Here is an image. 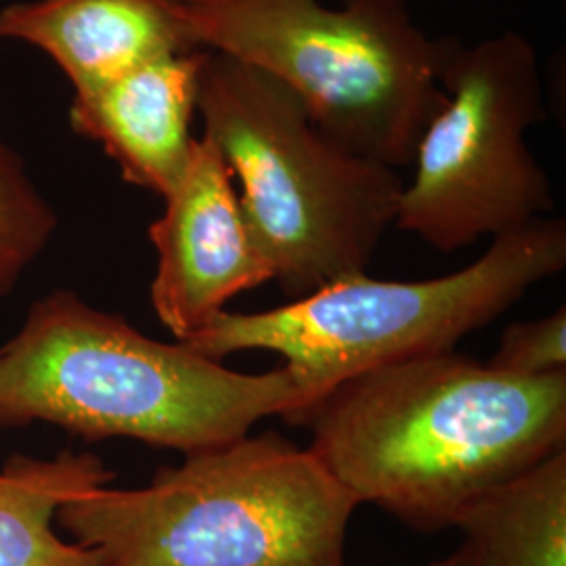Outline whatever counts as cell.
<instances>
[{
    "instance_id": "cell-1",
    "label": "cell",
    "mask_w": 566,
    "mask_h": 566,
    "mask_svg": "<svg viewBox=\"0 0 566 566\" xmlns=\"http://www.w3.org/2000/svg\"><path fill=\"white\" fill-rule=\"evenodd\" d=\"M298 426L359 504L437 533L566 449V371L521 378L434 353L336 386Z\"/></svg>"
},
{
    "instance_id": "cell-2",
    "label": "cell",
    "mask_w": 566,
    "mask_h": 566,
    "mask_svg": "<svg viewBox=\"0 0 566 566\" xmlns=\"http://www.w3.org/2000/svg\"><path fill=\"white\" fill-rule=\"evenodd\" d=\"M303 407L285 365L229 369L67 290L32 304L0 348V426L46 422L88 441L130 439L191 455L242 439L271 416L294 426Z\"/></svg>"
},
{
    "instance_id": "cell-3",
    "label": "cell",
    "mask_w": 566,
    "mask_h": 566,
    "mask_svg": "<svg viewBox=\"0 0 566 566\" xmlns=\"http://www.w3.org/2000/svg\"><path fill=\"white\" fill-rule=\"evenodd\" d=\"M359 506L311 449L263 432L191 453L142 489L84 493L57 523L102 566H344Z\"/></svg>"
},
{
    "instance_id": "cell-4",
    "label": "cell",
    "mask_w": 566,
    "mask_h": 566,
    "mask_svg": "<svg viewBox=\"0 0 566 566\" xmlns=\"http://www.w3.org/2000/svg\"><path fill=\"white\" fill-rule=\"evenodd\" d=\"M198 114L290 301L365 273L397 219L405 182L395 168L350 151L292 91L221 53H203Z\"/></svg>"
},
{
    "instance_id": "cell-5",
    "label": "cell",
    "mask_w": 566,
    "mask_h": 566,
    "mask_svg": "<svg viewBox=\"0 0 566 566\" xmlns=\"http://www.w3.org/2000/svg\"><path fill=\"white\" fill-rule=\"evenodd\" d=\"M202 51L221 53L292 91L313 122L388 168L413 163L446 105L441 74L455 39H430L409 0H177Z\"/></svg>"
},
{
    "instance_id": "cell-6",
    "label": "cell",
    "mask_w": 566,
    "mask_h": 566,
    "mask_svg": "<svg viewBox=\"0 0 566 566\" xmlns=\"http://www.w3.org/2000/svg\"><path fill=\"white\" fill-rule=\"evenodd\" d=\"M566 264V223L539 219L493 238L464 269L426 282H382L365 273L263 313L223 311L182 344L221 361L242 350L280 355L303 392L304 413L367 371L455 350Z\"/></svg>"
},
{
    "instance_id": "cell-7",
    "label": "cell",
    "mask_w": 566,
    "mask_h": 566,
    "mask_svg": "<svg viewBox=\"0 0 566 566\" xmlns=\"http://www.w3.org/2000/svg\"><path fill=\"white\" fill-rule=\"evenodd\" d=\"M441 86L446 105L418 142L395 224L453 252L546 219L552 187L526 145V130L546 120L535 44L514 30L458 41Z\"/></svg>"
},
{
    "instance_id": "cell-8",
    "label": "cell",
    "mask_w": 566,
    "mask_h": 566,
    "mask_svg": "<svg viewBox=\"0 0 566 566\" xmlns=\"http://www.w3.org/2000/svg\"><path fill=\"white\" fill-rule=\"evenodd\" d=\"M233 172L208 137H198L181 181L149 224L158 254L151 306L160 324L189 340L238 294L273 280L240 208Z\"/></svg>"
},
{
    "instance_id": "cell-9",
    "label": "cell",
    "mask_w": 566,
    "mask_h": 566,
    "mask_svg": "<svg viewBox=\"0 0 566 566\" xmlns=\"http://www.w3.org/2000/svg\"><path fill=\"white\" fill-rule=\"evenodd\" d=\"M203 53L147 61L114 81L74 93L70 126L118 164L124 181L166 198L181 181L196 139Z\"/></svg>"
},
{
    "instance_id": "cell-10",
    "label": "cell",
    "mask_w": 566,
    "mask_h": 566,
    "mask_svg": "<svg viewBox=\"0 0 566 566\" xmlns=\"http://www.w3.org/2000/svg\"><path fill=\"white\" fill-rule=\"evenodd\" d=\"M0 39L42 51L74 93L147 61L202 51L177 0H28L0 9Z\"/></svg>"
},
{
    "instance_id": "cell-11",
    "label": "cell",
    "mask_w": 566,
    "mask_h": 566,
    "mask_svg": "<svg viewBox=\"0 0 566 566\" xmlns=\"http://www.w3.org/2000/svg\"><path fill=\"white\" fill-rule=\"evenodd\" d=\"M114 479L93 453L13 455L0 470V566H102L93 549L63 539L53 523L63 504Z\"/></svg>"
},
{
    "instance_id": "cell-12",
    "label": "cell",
    "mask_w": 566,
    "mask_h": 566,
    "mask_svg": "<svg viewBox=\"0 0 566 566\" xmlns=\"http://www.w3.org/2000/svg\"><path fill=\"white\" fill-rule=\"evenodd\" d=\"M455 528L474 566H566V449L489 491Z\"/></svg>"
},
{
    "instance_id": "cell-13",
    "label": "cell",
    "mask_w": 566,
    "mask_h": 566,
    "mask_svg": "<svg viewBox=\"0 0 566 566\" xmlns=\"http://www.w3.org/2000/svg\"><path fill=\"white\" fill-rule=\"evenodd\" d=\"M53 208L28 177L20 156L0 142V296L9 294L51 242Z\"/></svg>"
},
{
    "instance_id": "cell-14",
    "label": "cell",
    "mask_w": 566,
    "mask_h": 566,
    "mask_svg": "<svg viewBox=\"0 0 566 566\" xmlns=\"http://www.w3.org/2000/svg\"><path fill=\"white\" fill-rule=\"evenodd\" d=\"M489 365L521 378H544L566 371V308L535 322L507 325Z\"/></svg>"
},
{
    "instance_id": "cell-15",
    "label": "cell",
    "mask_w": 566,
    "mask_h": 566,
    "mask_svg": "<svg viewBox=\"0 0 566 566\" xmlns=\"http://www.w3.org/2000/svg\"><path fill=\"white\" fill-rule=\"evenodd\" d=\"M430 566H474L472 565V558L468 554V549L464 546L458 547L453 554H449L443 560H437Z\"/></svg>"
},
{
    "instance_id": "cell-16",
    "label": "cell",
    "mask_w": 566,
    "mask_h": 566,
    "mask_svg": "<svg viewBox=\"0 0 566 566\" xmlns=\"http://www.w3.org/2000/svg\"><path fill=\"white\" fill-rule=\"evenodd\" d=\"M0 42H2V39H0Z\"/></svg>"
}]
</instances>
